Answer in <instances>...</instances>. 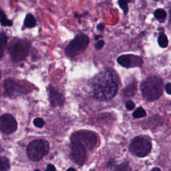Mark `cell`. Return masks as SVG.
<instances>
[{
    "label": "cell",
    "mask_w": 171,
    "mask_h": 171,
    "mask_svg": "<svg viewBox=\"0 0 171 171\" xmlns=\"http://www.w3.org/2000/svg\"><path fill=\"white\" fill-rule=\"evenodd\" d=\"M119 80L115 71L105 70L95 76L92 81L93 94L100 100H109L115 97L119 90Z\"/></svg>",
    "instance_id": "cell-1"
},
{
    "label": "cell",
    "mask_w": 171,
    "mask_h": 171,
    "mask_svg": "<svg viewBox=\"0 0 171 171\" xmlns=\"http://www.w3.org/2000/svg\"><path fill=\"white\" fill-rule=\"evenodd\" d=\"M143 97L147 101H154L158 99L162 94L163 82L159 77L150 76L146 78L141 84Z\"/></svg>",
    "instance_id": "cell-2"
},
{
    "label": "cell",
    "mask_w": 171,
    "mask_h": 171,
    "mask_svg": "<svg viewBox=\"0 0 171 171\" xmlns=\"http://www.w3.org/2000/svg\"><path fill=\"white\" fill-rule=\"evenodd\" d=\"M49 150L50 145L47 140L37 139L33 140L28 144L26 149V153L30 160L37 162L48 153Z\"/></svg>",
    "instance_id": "cell-3"
},
{
    "label": "cell",
    "mask_w": 171,
    "mask_h": 171,
    "mask_svg": "<svg viewBox=\"0 0 171 171\" xmlns=\"http://www.w3.org/2000/svg\"><path fill=\"white\" fill-rule=\"evenodd\" d=\"M90 40L88 36L80 33L72 40L66 48L65 52L67 56L74 58L82 54L88 46Z\"/></svg>",
    "instance_id": "cell-4"
},
{
    "label": "cell",
    "mask_w": 171,
    "mask_h": 171,
    "mask_svg": "<svg viewBox=\"0 0 171 171\" xmlns=\"http://www.w3.org/2000/svg\"><path fill=\"white\" fill-rule=\"evenodd\" d=\"M71 142L82 144L86 150H92L97 144L98 136L92 131L78 130L72 134Z\"/></svg>",
    "instance_id": "cell-5"
},
{
    "label": "cell",
    "mask_w": 171,
    "mask_h": 171,
    "mask_svg": "<svg viewBox=\"0 0 171 171\" xmlns=\"http://www.w3.org/2000/svg\"><path fill=\"white\" fill-rule=\"evenodd\" d=\"M30 44L25 40L17 39L11 42L9 52L11 59L16 62L25 59L29 51Z\"/></svg>",
    "instance_id": "cell-6"
},
{
    "label": "cell",
    "mask_w": 171,
    "mask_h": 171,
    "mask_svg": "<svg viewBox=\"0 0 171 171\" xmlns=\"http://www.w3.org/2000/svg\"><path fill=\"white\" fill-rule=\"evenodd\" d=\"M129 149L136 157H146L150 153L152 149L150 140L144 136H137L132 140Z\"/></svg>",
    "instance_id": "cell-7"
},
{
    "label": "cell",
    "mask_w": 171,
    "mask_h": 171,
    "mask_svg": "<svg viewBox=\"0 0 171 171\" xmlns=\"http://www.w3.org/2000/svg\"><path fill=\"white\" fill-rule=\"evenodd\" d=\"M17 123L10 114L0 116V131L3 134H10L17 130Z\"/></svg>",
    "instance_id": "cell-8"
},
{
    "label": "cell",
    "mask_w": 171,
    "mask_h": 171,
    "mask_svg": "<svg viewBox=\"0 0 171 171\" xmlns=\"http://www.w3.org/2000/svg\"><path fill=\"white\" fill-rule=\"evenodd\" d=\"M70 157L72 161L78 165H83L86 161V149L82 144L72 142Z\"/></svg>",
    "instance_id": "cell-9"
},
{
    "label": "cell",
    "mask_w": 171,
    "mask_h": 171,
    "mask_svg": "<svg viewBox=\"0 0 171 171\" xmlns=\"http://www.w3.org/2000/svg\"><path fill=\"white\" fill-rule=\"evenodd\" d=\"M117 62L120 66L126 68L140 67L143 63L141 57L132 54L122 55L118 58Z\"/></svg>",
    "instance_id": "cell-10"
},
{
    "label": "cell",
    "mask_w": 171,
    "mask_h": 171,
    "mask_svg": "<svg viewBox=\"0 0 171 171\" xmlns=\"http://www.w3.org/2000/svg\"><path fill=\"white\" fill-rule=\"evenodd\" d=\"M4 88L6 93L11 97L17 96L22 92L21 87L12 79L6 80L4 82Z\"/></svg>",
    "instance_id": "cell-11"
},
{
    "label": "cell",
    "mask_w": 171,
    "mask_h": 171,
    "mask_svg": "<svg viewBox=\"0 0 171 171\" xmlns=\"http://www.w3.org/2000/svg\"><path fill=\"white\" fill-rule=\"evenodd\" d=\"M48 92L49 99H50V103L53 106H61L63 105L64 100H65L63 94L52 86L49 87Z\"/></svg>",
    "instance_id": "cell-12"
},
{
    "label": "cell",
    "mask_w": 171,
    "mask_h": 171,
    "mask_svg": "<svg viewBox=\"0 0 171 171\" xmlns=\"http://www.w3.org/2000/svg\"><path fill=\"white\" fill-rule=\"evenodd\" d=\"M136 92V82H132L128 85L122 91L123 96L125 97H131L134 96Z\"/></svg>",
    "instance_id": "cell-13"
},
{
    "label": "cell",
    "mask_w": 171,
    "mask_h": 171,
    "mask_svg": "<svg viewBox=\"0 0 171 171\" xmlns=\"http://www.w3.org/2000/svg\"><path fill=\"white\" fill-rule=\"evenodd\" d=\"M7 42V36L4 32L0 33V58H2L4 54Z\"/></svg>",
    "instance_id": "cell-14"
},
{
    "label": "cell",
    "mask_w": 171,
    "mask_h": 171,
    "mask_svg": "<svg viewBox=\"0 0 171 171\" xmlns=\"http://www.w3.org/2000/svg\"><path fill=\"white\" fill-rule=\"evenodd\" d=\"M36 25V21L35 17L32 14H28L25 16L24 20V26L27 28H32Z\"/></svg>",
    "instance_id": "cell-15"
},
{
    "label": "cell",
    "mask_w": 171,
    "mask_h": 171,
    "mask_svg": "<svg viewBox=\"0 0 171 171\" xmlns=\"http://www.w3.org/2000/svg\"><path fill=\"white\" fill-rule=\"evenodd\" d=\"M0 24L3 26H8V27H10V26L13 25L12 21H11L9 19L7 18L4 11L1 8H0Z\"/></svg>",
    "instance_id": "cell-16"
},
{
    "label": "cell",
    "mask_w": 171,
    "mask_h": 171,
    "mask_svg": "<svg viewBox=\"0 0 171 171\" xmlns=\"http://www.w3.org/2000/svg\"><path fill=\"white\" fill-rule=\"evenodd\" d=\"M158 43L159 46L162 48H166L169 45V40L164 33H161L158 37Z\"/></svg>",
    "instance_id": "cell-17"
},
{
    "label": "cell",
    "mask_w": 171,
    "mask_h": 171,
    "mask_svg": "<svg viewBox=\"0 0 171 171\" xmlns=\"http://www.w3.org/2000/svg\"><path fill=\"white\" fill-rule=\"evenodd\" d=\"M154 17L160 22L165 21L166 17V11L162 9H157L154 11Z\"/></svg>",
    "instance_id": "cell-18"
},
{
    "label": "cell",
    "mask_w": 171,
    "mask_h": 171,
    "mask_svg": "<svg viewBox=\"0 0 171 171\" xmlns=\"http://www.w3.org/2000/svg\"><path fill=\"white\" fill-rule=\"evenodd\" d=\"M10 161L6 157H0V171H7L10 169Z\"/></svg>",
    "instance_id": "cell-19"
},
{
    "label": "cell",
    "mask_w": 171,
    "mask_h": 171,
    "mask_svg": "<svg viewBox=\"0 0 171 171\" xmlns=\"http://www.w3.org/2000/svg\"><path fill=\"white\" fill-rule=\"evenodd\" d=\"M132 115L135 119H140V118L145 116L146 115V112L142 107H139L133 112Z\"/></svg>",
    "instance_id": "cell-20"
},
{
    "label": "cell",
    "mask_w": 171,
    "mask_h": 171,
    "mask_svg": "<svg viewBox=\"0 0 171 171\" xmlns=\"http://www.w3.org/2000/svg\"><path fill=\"white\" fill-rule=\"evenodd\" d=\"M114 171H131V168L128 162H122L118 165Z\"/></svg>",
    "instance_id": "cell-21"
},
{
    "label": "cell",
    "mask_w": 171,
    "mask_h": 171,
    "mask_svg": "<svg viewBox=\"0 0 171 171\" xmlns=\"http://www.w3.org/2000/svg\"><path fill=\"white\" fill-rule=\"evenodd\" d=\"M118 3L120 8L123 10L124 14H126L128 11L127 0H118Z\"/></svg>",
    "instance_id": "cell-22"
},
{
    "label": "cell",
    "mask_w": 171,
    "mask_h": 171,
    "mask_svg": "<svg viewBox=\"0 0 171 171\" xmlns=\"http://www.w3.org/2000/svg\"><path fill=\"white\" fill-rule=\"evenodd\" d=\"M33 124L37 128H42L44 126V120L40 118H37L34 119Z\"/></svg>",
    "instance_id": "cell-23"
},
{
    "label": "cell",
    "mask_w": 171,
    "mask_h": 171,
    "mask_svg": "<svg viewBox=\"0 0 171 171\" xmlns=\"http://www.w3.org/2000/svg\"><path fill=\"white\" fill-rule=\"evenodd\" d=\"M126 107L128 110V111H132V110L134 109V108L135 107V104L132 101L129 100L126 102Z\"/></svg>",
    "instance_id": "cell-24"
},
{
    "label": "cell",
    "mask_w": 171,
    "mask_h": 171,
    "mask_svg": "<svg viewBox=\"0 0 171 171\" xmlns=\"http://www.w3.org/2000/svg\"><path fill=\"white\" fill-rule=\"evenodd\" d=\"M104 41L103 40H100L98 41V42L95 45V48L96 49V50H100L102 48L104 47Z\"/></svg>",
    "instance_id": "cell-25"
},
{
    "label": "cell",
    "mask_w": 171,
    "mask_h": 171,
    "mask_svg": "<svg viewBox=\"0 0 171 171\" xmlns=\"http://www.w3.org/2000/svg\"><path fill=\"white\" fill-rule=\"evenodd\" d=\"M165 90L166 92L168 94H171V84L170 83H168L165 86Z\"/></svg>",
    "instance_id": "cell-26"
},
{
    "label": "cell",
    "mask_w": 171,
    "mask_h": 171,
    "mask_svg": "<svg viewBox=\"0 0 171 171\" xmlns=\"http://www.w3.org/2000/svg\"><path fill=\"white\" fill-rule=\"evenodd\" d=\"M45 171H56V168L54 165H48L47 169Z\"/></svg>",
    "instance_id": "cell-27"
},
{
    "label": "cell",
    "mask_w": 171,
    "mask_h": 171,
    "mask_svg": "<svg viewBox=\"0 0 171 171\" xmlns=\"http://www.w3.org/2000/svg\"><path fill=\"white\" fill-rule=\"evenodd\" d=\"M104 28V24H100L97 26V29L98 31H102V30H103Z\"/></svg>",
    "instance_id": "cell-28"
},
{
    "label": "cell",
    "mask_w": 171,
    "mask_h": 171,
    "mask_svg": "<svg viewBox=\"0 0 171 171\" xmlns=\"http://www.w3.org/2000/svg\"><path fill=\"white\" fill-rule=\"evenodd\" d=\"M152 171H161V170L159 168H154L153 170H152Z\"/></svg>",
    "instance_id": "cell-29"
},
{
    "label": "cell",
    "mask_w": 171,
    "mask_h": 171,
    "mask_svg": "<svg viewBox=\"0 0 171 171\" xmlns=\"http://www.w3.org/2000/svg\"><path fill=\"white\" fill-rule=\"evenodd\" d=\"M66 171H77V170L73 168H70V169H68Z\"/></svg>",
    "instance_id": "cell-30"
},
{
    "label": "cell",
    "mask_w": 171,
    "mask_h": 171,
    "mask_svg": "<svg viewBox=\"0 0 171 171\" xmlns=\"http://www.w3.org/2000/svg\"><path fill=\"white\" fill-rule=\"evenodd\" d=\"M154 1H156V2H158V1H159V0H154Z\"/></svg>",
    "instance_id": "cell-31"
},
{
    "label": "cell",
    "mask_w": 171,
    "mask_h": 171,
    "mask_svg": "<svg viewBox=\"0 0 171 171\" xmlns=\"http://www.w3.org/2000/svg\"><path fill=\"white\" fill-rule=\"evenodd\" d=\"M34 171H40V170H34Z\"/></svg>",
    "instance_id": "cell-32"
},
{
    "label": "cell",
    "mask_w": 171,
    "mask_h": 171,
    "mask_svg": "<svg viewBox=\"0 0 171 171\" xmlns=\"http://www.w3.org/2000/svg\"><path fill=\"white\" fill-rule=\"evenodd\" d=\"M0 79H1V73H0Z\"/></svg>",
    "instance_id": "cell-33"
}]
</instances>
